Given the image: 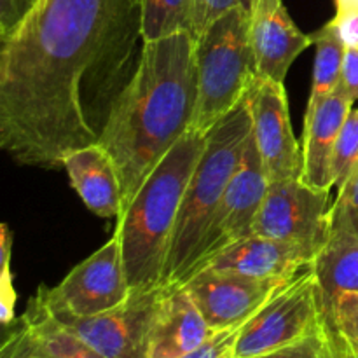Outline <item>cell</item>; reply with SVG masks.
Wrapping results in <instances>:
<instances>
[{
  "label": "cell",
  "mask_w": 358,
  "mask_h": 358,
  "mask_svg": "<svg viewBox=\"0 0 358 358\" xmlns=\"http://www.w3.org/2000/svg\"><path fill=\"white\" fill-rule=\"evenodd\" d=\"M315 257L317 252L303 245L250 234L210 255L194 273L213 269L254 278H294L303 269L310 268Z\"/></svg>",
  "instance_id": "5bb4252c"
},
{
  "label": "cell",
  "mask_w": 358,
  "mask_h": 358,
  "mask_svg": "<svg viewBox=\"0 0 358 358\" xmlns=\"http://www.w3.org/2000/svg\"><path fill=\"white\" fill-rule=\"evenodd\" d=\"M353 105V98L338 86L310 115L304 117L301 180L318 191H332L334 187L332 164L336 145Z\"/></svg>",
  "instance_id": "9a60e30c"
},
{
  "label": "cell",
  "mask_w": 358,
  "mask_h": 358,
  "mask_svg": "<svg viewBox=\"0 0 358 358\" xmlns=\"http://www.w3.org/2000/svg\"><path fill=\"white\" fill-rule=\"evenodd\" d=\"M324 318V299L310 266L241 325L231 358H254L303 341L320 329Z\"/></svg>",
  "instance_id": "8992f818"
},
{
  "label": "cell",
  "mask_w": 358,
  "mask_h": 358,
  "mask_svg": "<svg viewBox=\"0 0 358 358\" xmlns=\"http://www.w3.org/2000/svg\"><path fill=\"white\" fill-rule=\"evenodd\" d=\"M198 100L196 38L189 30L142 42L98 143L117 166L124 208L159 161L191 131Z\"/></svg>",
  "instance_id": "7a4b0ae2"
},
{
  "label": "cell",
  "mask_w": 358,
  "mask_h": 358,
  "mask_svg": "<svg viewBox=\"0 0 358 358\" xmlns=\"http://www.w3.org/2000/svg\"><path fill=\"white\" fill-rule=\"evenodd\" d=\"M238 332H240V327L213 332L201 346L182 358H231Z\"/></svg>",
  "instance_id": "4316f807"
},
{
  "label": "cell",
  "mask_w": 358,
  "mask_h": 358,
  "mask_svg": "<svg viewBox=\"0 0 358 358\" xmlns=\"http://www.w3.org/2000/svg\"><path fill=\"white\" fill-rule=\"evenodd\" d=\"M248 2L250 0H194L191 23L192 37L199 38L213 21L236 7H248Z\"/></svg>",
  "instance_id": "484cf974"
},
{
  "label": "cell",
  "mask_w": 358,
  "mask_h": 358,
  "mask_svg": "<svg viewBox=\"0 0 358 358\" xmlns=\"http://www.w3.org/2000/svg\"><path fill=\"white\" fill-rule=\"evenodd\" d=\"M332 20L338 23L346 45H358V14L348 16H334Z\"/></svg>",
  "instance_id": "d6a6232c"
},
{
  "label": "cell",
  "mask_w": 358,
  "mask_h": 358,
  "mask_svg": "<svg viewBox=\"0 0 358 358\" xmlns=\"http://www.w3.org/2000/svg\"><path fill=\"white\" fill-rule=\"evenodd\" d=\"M292 278H254L201 269L182 283L213 332L241 327Z\"/></svg>",
  "instance_id": "30bf717a"
},
{
  "label": "cell",
  "mask_w": 358,
  "mask_h": 358,
  "mask_svg": "<svg viewBox=\"0 0 358 358\" xmlns=\"http://www.w3.org/2000/svg\"><path fill=\"white\" fill-rule=\"evenodd\" d=\"M142 42L191 31L194 0H138Z\"/></svg>",
  "instance_id": "44dd1931"
},
{
  "label": "cell",
  "mask_w": 358,
  "mask_h": 358,
  "mask_svg": "<svg viewBox=\"0 0 358 358\" xmlns=\"http://www.w3.org/2000/svg\"><path fill=\"white\" fill-rule=\"evenodd\" d=\"M0 318L3 327L16 320L14 317V306H16V292L13 285V275H10V247H13V234L9 233L7 224L0 227Z\"/></svg>",
  "instance_id": "d4e9b609"
},
{
  "label": "cell",
  "mask_w": 358,
  "mask_h": 358,
  "mask_svg": "<svg viewBox=\"0 0 358 358\" xmlns=\"http://www.w3.org/2000/svg\"><path fill=\"white\" fill-rule=\"evenodd\" d=\"M268 187V175H266L261 154L255 145L254 135L250 133L241 152L240 163L227 184L206 254L203 255L198 266L227 245L250 236Z\"/></svg>",
  "instance_id": "7c38bea8"
},
{
  "label": "cell",
  "mask_w": 358,
  "mask_h": 358,
  "mask_svg": "<svg viewBox=\"0 0 358 358\" xmlns=\"http://www.w3.org/2000/svg\"><path fill=\"white\" fill-rule=\"evenodd\" d=\"M358 164V107L350 112L339 133L338 145H336L334 164H332V177L334 187L341 189L350 178L352 171Z\"/></svg>",
  "instance_id": "7402d4cb"
},
{
  "label": "cell",
  "mask_w": 358,
  "mask_h": 358,
  "mask_svg": "<svg viewBox=\"0 0 358 358\" xmlns=\"http://www.w3.org/2000/svg\"><path fill=\"white\" fill-rule=\"evenodd\" d=\"M348 14H358V0H336L334 16H348Z\"/></svg>",
  "instance_id": "836d02e7"
},
{
  "label": "cell",
  "mask_w": 358,
  "mask_h": 358,
  "mask_svg": "<svg viewBox=\"0 0 358 358\" xmlns=\"http://www.w3.org/2000/svg\"><path fill=\"white\" fill-rule=\"evenodd\" d=\"M339 86L358 101V45H346L345 62L341 70V83Z\"/></svg>",
  "instance_id": "4dcf8cb0"
},
{
  "label": "cell",
  "mask_w": 358,
  "mask_h": 358,
  "mask_svg": "<svg viewBox=\"0 0 358 358\" xmlns=\"http://www.w3.org/2000/svg\"><path fill=\"white\" fill-rule=\"evenodd\" d=\"M63 168L84 205L98 217L112 219L124 210V194L117 166L100 143H90L63 159Z\"/></svg>",
  "instance_id": "e0dca14e"
},
{
  "label": "cell",
  "mask_w": 358,
  "mask_h": 358,
  "mask_svg": "<svg viewBox=\"0 0 358 358\" xmlns=\"http://www.w3.org/2000/svg\"><path fill=\"white\" fill-rule=\"evenodd\" d=\"M3 329L6 332L0 348V358H51L42 348L23 317L16 318L13 324Z\"/></svg>",
  "instance_id": "cb8c5ba5"
},
{
  "label": "cell",
  "mask_w": 358,
  "mask_h": 358,
  "mask_svg": "<svg viewBox=\"0 0 358 358\" xmlns=\"http://www.w3.org/2000/svg\"><path fill=\"white\" fill-rule=\"evenodd\" d=\"M168 285L133 290L121 306L93 317H76L59 308H49L65 327L76 332L105 358H149V336L157 308ZM38 292V290H37Z\"/></svg>",
  "instance_id": "52a82bcc"
},
{
  "label": "cell",
  "mask_w": 358,
  "mask_h": 358,
  "mask_svg": "<svg viewBox=\"0 0 358 358\" xmlns=\"http://www.w3.org/2000/svg\"><path fill=\"white\" fill-rule=\"evenodd\" d=\"M324 306L346 292H358V231L343 210L331 208V227L325 243L311 264Z\"/></svg>",
  "instance_id": "ac0fdd59"
},
{
  "label": "cell",
  "mask_w": 358,
  "mask_h": 358,
  "mask_svg": "<svg viewBox=\"0 0 358 358\" xmlns=\"http://www.w3.org/2000/svg\"><path fill=\"white\" fill-rule=\"evenodd\" d=\"M252 135L269 182L301 177L303 149L290 124L285 84L255 77L247 93Z\"/></svg>",
  "instance_id": "8fae6325"
},
{
  "label": "cell",
  "mask_w": 358,
  "mask_h": 358,
  "mask_svg": "<svg viewBox=\"0 0 358 358\" xmlns=\"http://www.w3.org/2000/svg\"><path fill=\"white\" fill-rule=\"evenodd\" d=\"M121 241L114 236L94 254L77 264L59 285L38 287V294L49 306L59 308L76 317H93L121 306L131 296Z\"/></svg>",
  "instance_id": "9c48e42d"
},
{
  "label": "cell",
  "mask_w": 358,
  "mask_h": 358,
  "mask_svg": "<svg viewBox=\"0 0 358 358\" xmlns=\"http://www.w3.org/2000/svg\"><path fill=\"white\" fill-rule=\"evenodd\" d=\"M322 339H324V358H357L332 327L327 311H325V322L322 327Z\"/></svg>",
  "instance_id": "1f68e13d"
},
{
  "label": "cell",
  "mask_w": 358,
  "mask_h": 358,
  "mask_svg": "<svg viewBox=\"0 0 358 358\" xmlns=\"http://www.w3.org/2000/svg\"><path fill=\"white\" fill-rule=\"evenodd\" d=\"M248 17L257 77L285 84L292 63L313 44L311 34L299 30L283 0H250Z\"/></svg>",
  "instance_id": "4fadbf2b"
},
{
  "label": "cell",
  "mask_w": 358,
  "mask_h": 358,
  "mask_svg": "<svg viewBox=\"0 0 358 358\" xmlns=\"http://www.w3.org/2000/svg\"><path fill=\"white\" fill-rule=\"evenodd\" d=\"M23 320L51 358H105L49 311L38 292L28 303Z\"/></svg>",
  "instance_id": "d6986e66"
},
{
  "label": "cell",
  "mask_w": 358,
  "mask_h": 358,
  "mask_svg": "<svg viewBox=\"0 0 358 358\" xmlns=\"http://www.w3.org/2000/svg\"><path fill=\"white\" fill-rule=\"evenodd\" d=\"M30 9L28 0H0V38L13 34Z\"/></svg>",
  "instance_id": "f546056e"
},
{
  "label": "cell",
  "mask_w": 358,
  "mask_h": 358,
  "mask_svg": "<svg viewBox=\"0 0 358 358\" xmlns=\"http://www.w3.org/2000/svg\"><path fill=\"white\" fill-rule=\"evenodd\" d=\"M325 322V318H324ZM322 327L320 325L315 334H311L310 338L303 339L299 343H294V345L285 346V348L275 350V352L264 353V355H259L254 358H324V339H322Z\"/></svg>",
  "instance_id": "83f0119b"
},
{
  "label": "cell",
  "mask_w": 358,
  "mask_h": 358,
  "mask_svg": "<svg viewBox=\"0 0 358 358\" xmlns=\"http://www.w3.org/2000/svg\"><path fill=\"white\" fill-rule=\"evenodd\" d=\"M311 38H313V45L317 48V55H315L313 86H311L304 117L310 115L339 86L346 52L345 38L334 20L313 31Z\"/></svg>",
  "instance_id": "ffe728a7"
},
{
  "label": "cell",
  "mask_w": 358,
  "mask_h": 358,
  "mask_svg": "<svg viewBox=\"0 0 358 358\" xmlns=\"http://www.w3.org/2000/svg\"><path fill=\"white\" fill-rule=\"evenodd\" d=\"M252 133L247 96L208 131L203 156L185 189L171 238L164 285H182L206 254L227 184Z\"/></svg>",
  "instance_id": "277c9868"
},
{
  "label": "cell",
  "mask_w": 358,
  "mask_h": 358,
  "mask_svg": "<svg viewBox=\"0 0 358 358\" xmlns=\"http://www.w3.org/2000/svg\"><path fill=\"white\" fill-rule=\"evenodd\" d=\"M213 334L182 285H168L149 336V358H182Z\"/></svg>",
  "instance_id": "2e32d148"
},
{
  "label": "cell",
  "mask_w": 358,
  "mask_h": 358,
  "mask_svg": "<svg viewBox=\"0 0 358 358\" xmlns=\"http://www.w3.org/2000/svg\"><path fill=\"white\" fill-rule=\"evenodd\" d=\"M140 35L138 0H37L0 38V147L21 166L63 168L96 143L101 108Z\"/></svg>",
  "instance_id": "6da1fadb"
},
{
  "label": "cell",
  "mask_w": 358,
  "mask_h": 358,
  "mask_svg": "<svg viewBox=\"0 0 358 358\" xmlns=\"http://www.w3.org/2000/svg\"><path fill=\"white\" fill-rule=\"evenodd\" d=\"M325 311L339 338L358 358V292L341 294Z\"/></svg>",
  "instance_id": "603a6c76"
},
{
  "label": "cell",
  "mask_w": 358,
  "mask_h": 358,
  "mask_svg": "<svg viewBox=\"0 0 358 358\" xmlns=\"http://www.w3.org/2000/svg\"><path fill=\"white\" fill-rule=\"evenodd\" d=\"M206 140L208 133L191 129L150 171L133 201L117 217L115 236L121 241L131 290L164 285L178 212Z\"/></svg>",
  "instance_id": "3957f363"
},
{
  "label": "cell",
  "mask_w": 358,
  "mask_h": 358,
  "mask_svg": "<svg viewBox=\"0 0 358 358\" xmlns=\"http://www.w3.org/2000/svg\"><path fill=\"white\" fill-rule=\"evenodd\" d=\"M28 2H30V7H34V3L37 2V0H28Z\"/></svg>",
  "instance_id": "e575fe53"
},
{
  "label": "cell",
  "mask_w": 358,
  "mask_h": 358,
  "mask_svg": "<svg viewBox=\"0 0 358 358\" xmlns=\"http://www.w3.org/2000/svg\"><path fill=\"white\" fill-rule=\"evenodd\" d=\"M332 205L336 208L343 210L358 231V164L355 170L352 171L348 180H346V184L338 191L336 201Z\"/></svg>",
  "instance_id": "f1b7e54d"
},
{
  "label": "cell",
  "mask_w": 358,
  "mask_h": 358,
  "mask_svg": "<svg viewBox=\"0 0 358 358\" xmlns=\"http://www.w3.org/2000/svg\"><path fill=\"white\" fill-rule=\"evenodd\" d=\"M331 191L297 178L269 182L252 234L303 245L318 254L331 227Z\"/></svg>",
  "instance_id": "ba28073f"
},
{
  "label": "cell",
  "mask_w": 358,
  "mask_h": 358,
  "mask_svg": "<svg viewBox=\"0 0 358 358\" xmlns=\"http://www.w3.org/2000/svg\"><path fill=\"white\" fill-rule=\"evenodd\" d=\"M198 100L192 128L208 133L247 96L257 77L248 7H236L196 38Z\"/></svg>",
  "instance_id": "5b68a950"
}]
</instances>
